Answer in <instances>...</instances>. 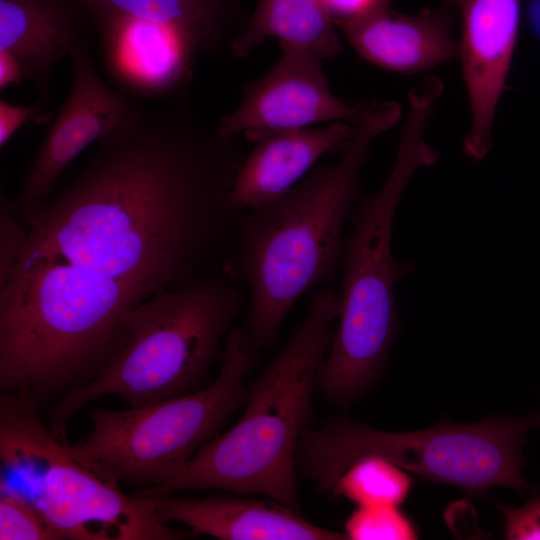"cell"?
<instances>
[{
  "label": "cell",
  "instance_id": "cell-7",
  "mask_svg": "<svg viewBox=\"0 0 540 540\" xmlns=\"http://www.w3.org/2000/svg\"><path fill=\"white\" fill-rule=\"evenodd\" d=\"M532 415L491 417L472 424L444 422L415 432L379 431L334 418L302 434L297 470L317 490L330 493L336 480L365 457H380L421 478L483 496L497 486L532 489L521 475L522 448L534 428Z\"/></svg>",
  "mask_w": 540,
  "mask_h": 540
},
{
  "label": "cell",
  "instance_id": "cell-19",
  "mask_svg": "<svg viewBox=\"0 0 540 540\" xmlns=\"http://www.w3.org/2000/svg\"><path fill=\"white\" fill-rule=\"evenodd\" d=\"M412 478L405 470L380 457L352 464L334 483L330 496L357 506H400L408 497Z\"/></svg>",
  "mask_w": 540,
  "mask_h": 540
},
{
  "label": "cell",
  "instance_id": "cell-22",
  "mask_svg": "<svg viewBox=\"0 0 540 540\" xmlns=\"http://www.w3.org/2000/svg\"><path fill=\"white\" fill-rule=\"evenodd\" d=\"M27 237V229L11 207L10 199L2 195L0 199V287L13 274Z\"/></svg>",
  "mask_w": 540,
  "mask_h": 540
},
{
  "label": "cell",
  "instance_id": "cell-10",
  "mask_svg": "<svg viewBox=\"0 0 540 540\" xmlns=\"http://www.w3.org/2000/svg\"><path fill=\"white\" fill-rule=\"evenodd\" d=\"M280 48L282 55L276 64L243 85L240 103L216 126L220 135L235 138L243 134L255 143L278 131L361 122L371 102L346 103L330 90L321 59L302 50Z\"/></svg>",
  "mask_w": 540,
  "mask_h": 540
},
{
  "label": "cell",
  "instance_id": "cell-24",
  "mask_svg": "<svg viewBox=\"0 0 540 540\" xmlns=\"http://www.w3.org/2000/svg\"><path fill=\"white\" fill-rule=\"evenodd\" d=\"M505 519V538L540 540V495L519 508L499 506Z\"/></svg>",
  "mask_w": 540,
  "mask_h": 540
},
{
  "label": "cell",
  "instance_id": "cell-21",
  "mask_svg": "<svg viewBox=\"0 0 540 540\" xmlns=\"http://www.w3.org/2000/svg\"><path fill=\"white\" fill-rule=\"evenodd\" d=\"M345 535L351 540H412L418 538L412 520L398 506H357L347 518Z\"/></svg>",
  "mask_w": 540,
  "mask_h": 540
},
{
  "label": "cell",
  "instance_id": "cell-5",
  "mask_svg": "<svg viewBox=\"0 0 540 540\" xmlns=\"http://www.w3.org/2000/svg\"><path fill=\"white\" fill-rule=\"evenodd\" d=\"M428 122L422 111L408 113L387 179L350 214L352 232L339 262L338 326L317 378L320 392L333 404L349 405L374 384L397 331L395 285L414 264L395 260L393 223L412 177L438 159V152L425 139Z\"/></svg>",
  "mask_w": 540,
  "mask_h": 540
},
{
  "label": "cell",
  "instance_id": "cell-16",
  "mask_svg": "<svg viewBox=\"0 0 540 540\" xmlns=\"http://www.w3.org/2000/svg\"><path fill=\"white\" fill-rule=\"evenodd\" d=\"M92 25L71 0H0V53L20 67L46 105L55 64L80 42Z\"/></svg>",
  "mask_w": 540,
  "mask_h": 540
},
{
  "label": "cell",
  "instance_id": "cell-18",
  "mask_svg": "<svg viewBox=\"0 0 540 540\" xmlns=\"http://www.w3.org/2000/svg\"><path fill=\"white\" fill-rule=\"evenodd\" d=\"M335 25L323 0H258L244 29L234 38L230 54L243 59L265 39L275 37L280 47L330 59L343 50Z\"/></svg>",
  "mask_w": 540,
  "mask_h": 540
},
{
  "label": "cell",
  "instance_id": "cell-20",
  "mask_svg": "<svg viewBox=\"0 0 540 540\" xmlns=\"http://www.w3.org/2000/svg\"><path fill=\"white\" fill-rule=\"evenodd\" d=\"M0 487L1 540H64L28 497L3 484Z\"/></svg>",
  "mask_w": 540,
  "mask_h": 540
},
{
  "label": "cell",
  "instance_id": "cell-11",
  "mask_svg": "<svg viewBox=\"0 0 540 540\" xmlns=\"http://www.w3.org/2000/svg\"><path fill=\"white\" fill-rule=\"evenodd\" d=\"M72 86L49 127L11 207L21 214L46 201L68 165L90 144L119 127L139 105L99 74L89 40L70 52Z\"/></svg>",
  "mask_w": 540,
  "mask_h": 540
},
{
  "label": "cell",
  "instance_id": "cell-26",
  "mask_svg": "<svg viewBox=\"0 0 540 540\" xmlns=\"http://www.w3.org/2000/svg\"><path fill=\"white\" fill-rule=\"evenodd\" d=\"M526 22L533 36L540 42V0H530L528 2Z\"/></svg>",
  "mask_w": 540,
  "mask_h": 540
},
{
  "label": "cell",
  "instance_id": "cell-17",
  "mask_svg": "<svg viewBox=\"0 0 540 540\" xmlns=\"http://www.w3.org/2000/svg\"><path fill=\"white\" fill-rule=\"evenodd\" d=\"M354 132L349 123L334 122L261 137L239 167L230 193L232 205L244 211L276 199L300 182L322 156L345 147Z\"/></svg>",
  "mask_w": 540,
  "mask_h": 540
},
{
  "label": "cell",
  "instance_id": "cell-23",
  "mask_svg": "<svg viewBox=\"0 0 540 540\" xmlns=\"http://www.w3.org/2000/svg\"><path fill=\"white\" fill-rule=\"evenodd\" d=\"M50 114L47 106L35 101L33 104L15 105L5 99L0 101V146L3 148L24 125H42L48 122Z\"/></svg>",
  "mask_w": 540,
  "mask_h": 540
},
{
  "label": "cell",
  "instance_id": "cell-3",
  "mask_svg": "<svg viewBox=\"0 0 540 540\" xmlns=\"http://www.w3.org/2000/svg\"><path fill=\"white\" fill-rule=\"evenodd\" d=\"M134 287L60 260H18L0 287V391L47 400L100 376L123 350Z\"/></svg>",
  "mask_w": 540,
  "mask_h": 540
},
{
  "label": "cell",
  "instance_id": "cell-4",
  "mask_svg": "<svg viewBox=\"0 0 540 540\" xmlns=\"http://www.w3.org/2000/svg\"><path fill=\"white\" fill-rule=\"evenodd\" d=\"M340 305V292L332 288L315 293L286 346L256 379L237 423L203 444L173 477L139 493L219 489L266 496L301 512L297 448L311 425L312 396Z\"/></svg>",
  "mask_w": 540,
  "mask_h": 540
},
{
  "label": "cell",
  "instance_id": "cell-12",
  "mask_svg": "<svg viewBox=\"0 0 540 540\" xmlns=\"http://www.w3.org/2000/svg\"><path fill=\"white\" fill-rule=\"evenodd\" d=\"M461 14L459 59L470 107L464 153L482 160L492 148L496 110L517 45L521 0H456Z\"/></svg>",
  "mask_w": 540,
  "mask_h": 540
},
{
  "label": "cell",
  "instance_id": "cell-1",
  "mask_svg": "<svg viewBox=\"0 0 540 540\" xmlns=\"http://www.w3.org/2000/svg\"><path fill=\"white\" fill-rule=\"evenodd\" d=\"M244 158L195 114L189 90L138 106L62 191L18 214L28 233L18 260L69 262L146 298L195 286L222 270L232 244Z\"/></svg>",
  "mask_w": 540,
  "mask_h": 540
},
{
  "label": "cell",
  "instance_id": "cell-28",
  "mask_svg": "<svg viewBox=\"0 0 540 540\" xmlns=\"http://www.w3.org/2000/svg\"><path fill=\"white\" fill-rule=\"evenodd\" d=\"M535 427L540 428V410L532 414Z\"/></svg>",
  "mask_w": 540,
  "mask_h": 540
},
{
  "label": "cell",
  "instance_id": "cell-8",
  "mask_svg": "<svg viewBox=\"0 0 540 540\" xmlns=\"http://www.w3.org/2000/svg\"><path fill=\"white\" fill-rule=\"evenodd\" d=\"M33 399L0 392V460L29 486L36 507L65 539L180 540L192 532L173 529L151 501L125 494L103 464L58 439Z\"/></svg>",
  "mask_w": 540,
  "mask_h": 540
},
{
  "label": "cell",
  "instance_id": "cell-14",
  "mask_svg": "<svg viewBox=\"0 0 540 540\" xmlns=\"http://www.w3.org/2000/svg\"><path fill=\"white\" fill-rule=\"evenodd\" d=\"M451 12L442 7L408 15L385 5L339 27L366 61L389 71L413 74L459 59V43L451 35Z\"/></svg>",
  "mask_w": 540,
  "mask_h": 540
},
{
  "label": "cell",
  "instance_id": "cell-9",
  "mask_svg": "<svg viewBox=\"0 0 540 540\" xmlns=\"http://www.w3.org/2000/svg\"><path fill=\"white\" fill-rule=\"evenodd\" d=\"M246 327H233L218 376L185 395L125 410L96 408L92 429L74 448L133 486H157L178 473L246 404L243 380L257 359Z\"/></svg>",
  "mask_w": 540,
  "mask_h": 540
},
{
  "label": "cell",
  "instance_id": "cell-6",
  "mask_svg": "<svg viewBox=\"0 0 540 540\" xmlns=\"http://www.w3.org/2000/svg\"><path fill=\"white\" fill-rule=\"evenodd\" d=\"M244 300L240 284L223 270L195 286L151 295L131 312L126 344L113 363L58 397L48 417L52 433L67 442L74 415L104 395L138 408L205 387Z\"/></svg>",
  "mask_w": 540,
  "mask_h": 540
},
{
  "label": "cell",
  "instance_id": "cell-15",
  "mask_svg": "<svg viewBox=\"0 0 540 540\" xmlns=\"http://www.w3.org/2000/svg\"><path fill=\"white\" fill-rule=\"evenodd\" d=\"M164 522H180L195 534L221 540H345L344 532L332 531L307 521L292 508L270 500L207 497L178 498L146 495Z\"/></svg>",
  "mask_w": 540,
  "mask_h": 540
},
{
  "label": "cell",
  "instance_id": "cell-13",
  "mask_svg": "<svg viewBox=\"0 0 540 540\" xmlns=\"http://www.w3.org/2000/svg\"><path fill=\"white\" fill-rule=\"evenodd\" d=\"M92 29L134 28L176 41L195 61L218 60L244 29L248 0H71Z\"/></svg>",
  "mask_w": 540,
  "mask_h": 540
},
{
  "label": "cell",
  "instance_id": "cell-25",
  "mask_svg": "<svg viewBox=\"0 0 540 540\" xmlns=\"http://www.w3.org/2000/svg\"><path fill=\"white\" fill-rule=\"evenodd\" d=\"M336 25L352 20L375 8L390 5V0H323Z\"/></svg>",
  "mask_w": 540,
  "mask_h": 540
},
{
  "label": "cell",
  "instance_id": "cell-2",
  "mask_svg": "<svg viewBox=\"0 0 540 540\" xmlns=\"http://www.w3.org/2000/svg\"><path fill=\"white\" fill-rule=\"evenodd\" d=\"M401 116L397 102H371L336 162L314 169L276 199L241 212L222 270L248 287L245 327L257 351L275 344L300 297L334 281L343 226L358 204L371 145Z\"/></svg>",
  "mask_w": 540,
  "mask_h": 540
},
{
  "label": "cell",
  "instance_id": "cell-27",
  "mask_svg": "<svg viewBox=\"0 0 540 540\" xmlns=\"http://www.w3.org/2000/svg\"><path fill=\"white\" fill-rule=\"evenodd\" d=\"M456 0H444L443 7L449 11L455 9Z\"/></svg>",
  "mask_w": 540,
  "mask_h": 540
}]
</instances>
